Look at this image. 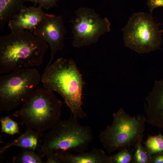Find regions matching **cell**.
<instances>
[{
	"mask_svg": "<svg viewBox=\"0 0 163 163\" xmlns=\"http://www.w3.org/2000/svg\"><path fill=\"white\" fill-rule=\"evenodd\" d=\"M49 45L28 30L0 37V74L39 66Z\"/></svg>",
	"mask_w": 163,
	"mask_h": 163,
	"instance_id": "6da1fadb",
	"label": "cell"
},
{
	"mask_svg": "<svg viewBox=\"0 0 163 163\" xmlns=\"http://www.w3.org/2000/svg\"><path fill=\"white\" fill-rule=\"evenodd\" d=\"M44 88L59 94L75 118L84 119L82 91L85 83L75 62L72 59L60 58L46 67L42 76Z\"/></svg>",
	"mask_w": 163,
	"mask_h": 163,
	"instance_id": "7a4b0ae2",
	"label": "cell"
},
{
	"mask_svg": "<svg viewBox=\"0 0 163 163\" xmlns=\"http://www.w3.org/2000/svg\"><path fill=\"white\" fill-rule=\"evenodd\" d=\"M78 120L72 116L67 120L60 119L44 135L40 154L44 157L63 152L88 150L93 139L91 128L81 124Z\"/></svg>",
	"mask_w": 163,
	"mask_h": 163,
	"instance_id": "3957f363",
	"label": "cell"
},
{
	"mask_svg": "<svg viewBox=\"0 0 163 163\" xmlns=\"http://www.w3.org/2000/svg\"><path fill=\"white\" fill-rule=\"evenodd\" d=\"M13 116L28 128L43 132L60 119L62 103L53 91L37 88Z\"/></svg>",
	"mask_w": 163,
	"mask_h": 163,
	"instance_id": "277c9868",
	"label": "cell"
},
{
	"mask_svg": "<svg viewBox=\"0 0 163 163\" xmlns=\"http://www.w3.org/2000/svg\"><path fill=\"white\" fill-rule=\"evenodd\" d=\"M112 123L100 133L101 144L109 154L122 149L135 147L142 142L146 117H132L120 108L113 114Z\"/></svg>",
	"mask_w": 163,
	"mask_h": 163,
	"instance_id": "5b68a950",
	"label": "cell"
},
{
	"mask_svg": "<svg viewBox=\"0 0 163 163\" xmlns=\"http://www.w3.org/2000/svg\"><path fill=\"white\" fill-rule=\"evenodd\" d=\"M42 76L35 68L19 69L0 76V112L23 104L37 88Z\"/></svg>",
	"mask_w": 163,
	"mask_h": 163,
	"instance_id": "8992f818",
	"label": "cell"
},
{
	"mask_svg": "<svg viewBox=\"0 0 163 163\" xmlns=\"http://www.w3.org/2000/svg\"><path fill=\"white\" fill-rule=\"evenodd\" d=\"M122 31L125 46L139 53L157 50L162 43L163 30H160L151 13H134Z\"/></svg>",
	"mask_w": 163,
	"mask_h": 163,
	"instance_id": "52a82bcc",
	"label": "cell"
},
{
	"mask_svg": "<svg viewBox=\"0 0 163 163\" xmlns=\"http://www.w3.org/2000/svg\"><path fill=\"white\" fill-rule=\"evenodd\" d=\"M110 23L94 10L82 7L75 12L72 23L73 46L80 48L96 43L100 37L110 31Z\"/></svg>",
	"mask_w": 163,
	"mask_h": 163,
	"instance_id": "ba28073f",
	"label": "cell"
},
{
	"mask_svg": "<svg viewBox=\"0 0 163 163\" xmlns=\"http://www.w3.org/2000/svg\"><path fill=\"white\" fill-rule=\"evenodd\" d=\"M67 33L62 16L52 14H49L44 18L34 30V34L45 41L50 47V58L46 67L52 63L56 53L64 47V37Z\"/></svg>",
	"mask_w": 163,
	"mask_h": 163,
	"instance_id": "9c48e42d",
	"label": "cell"
},
{
	"mask_svg": "<svg viewBox=\"0 0 163 163\" xmlns=\"http://www.w3.org/2000/svg\"><path fill=\"white\" fill-rule=\"evenodd\" d=\"M146 122L163 130V79L156 80L145 97L144 105Z\"/></svg>",
	"mask_w": 163,
	"mask_h": 163,
	"instance_id": "30bf717a",
	"label": "cell"
},
{
	"mask_svg": "<svg viewBox=\"0 0 163 163\" xmlns=\"http://www.w3.org/2000/svg\"><path fill=\"white\" fill-rule=\"evenodd\" d=\"M40 6L27 7L24 5L8 22L11 32L28 30L33 31L41 21L49 14Z\"/></svg>",
	"mask_w": 163,
	"mask_h": 163,
	"instance_id": "8fae6325",
	"label": "cell"
},
{
	"mask_svg": "<svg viewBox=\"0 0 163 163\" xmlns=\"http://www.w3.org/2000/svg\"><path fill=\"white\" fill-rule=\"evenodd\" d=\"M56 155L60 163H110V156L96 148L77 153L63 152Z\"/></svg>",
	"mask_w": 163,
	"mask_h": 163,
	"instance_id": "7c38bea8",
	"label": "cell"
},
{
	"mask_svg": "<svg viewBox=\"0 0 163 163\" xmlns=\"http://www.w3.org/2000/svg\"><path fill=\"white\" fill-rule=\"evenodd\" d=\"M44 135L31 128L27 127L26 131L17 139L0 148V154L3 153L7 149L13 146H17L34 151L40 148L42 144Z\"/></svg>",
	"mask_w": 163,
	"mask_h": 163,
	"instance_id": "4fadbf2b",
	"label": "cell"
},
{
	"mask_svg": "<svg viewBox=\"0 0 163 163\" xmlns=\"http://www.w3.org/2000/svg\"><path fill=\"white\" fill-rule=\"evenodd\" d=\"M27 0H0V29L5 24L24 6Z\"/></svg>",
	"mask_w": 163,
	"mask_h": 163,
	"instance_id": "5bb4252c",
	"label": "cell"
},
{
	"mask_svg": "<svg viewBox=\"0 0 163 163\" xmlns=\"http://www.w3.org/2000/svg\"><path fill=\"white\" fill-rule=\"evenodd\" d=\"M43 157L41 155H37L32 150L22 148V151L14 156L13 162L14 163H43Z\"/></svg>",
	"mask_w": 163,
	"mask_h": 163,
	"instance_id": "9a60e30c",
	"label": "cell"
},
{
	"mask_svg": "<svg viewBox=\"0 0 163 163\" xmlns=\"http://www.w3.org/2000/svg\"><path fill=\"white\" fill-rule=\"evenodd\" d=\"M144 145L151 156L163 152V136L160 133L155 136L149 135Z\"/></svg>",
	"mask_w": 163,
	"mask_h": 163,
	"instance_id": "2e32d148",
	"label": "cell"
},
{
	"mask_svg": "<svg viewBox=\"0 0 163 163\" xmlns=\"http://www.w3.org/2000/svg\"><path fill=\"white\" fill-rule=\"evenodd\" d=\"M134 148L132 163H151L152 156L149 154L142 142L138 143Z\"/></svg>",
	"mask_w": 163,
	"mask_h": 163,
	"instance_id": "e0dca14e",
	"label": "cell"
},
{
	"mask_svg": "<svg viewBox=\"0 0 163 163\" xmlns=\"http://www.w3.org/2000/svg\"><path fill=\"white\" fill-rule=\"evenodd\" d=\"M133 154L130 148L119 150V152L110 156V163H132Z\"/></svg>",
	"mask_w": 163,
	"mask_h": 163,
	"instance_id": "ac0fdd59",
	"label": "cell"
},
{
	"mask_svg": "<svg viewBox=\"0 0 163 163\" xmlns=\"http://www.w3.org/2000/svg\"><path fill=\"white\" fill-rule=\"evenodd\" d=\"M1 123V132L13 135L19 133V128L18 123L8 116L2 118L0 120Z\"/></svg>",
	"mask_w": 163,
	"mask_h": 163,
	"instance_id": "d6986e66",
	"label": "cell"
},
{
	"mask_svg": "<svg viewBox=\"0 0 163 163\" xmlns=\"http://www.w3.org/2000/svg\"><path fill=\"white\" fill-rule=\"evenodd\" d=\"M59 0H27L34 4V6H36L39 4L43 8L46 10L53 8L57 5V3Z\"/></svg>",
	"mask_w": 163,
	"mask_h": 163,
	"instance_id": "ffe728a7",
	"label": "cell"
},
{
	"mask_svg": "<svg viewBox=\"0 0 163 163\" xmlns=\"http://www.w3.org/2000/svg\"><path fill=\"white\" fill-rule=\"evenodd\" d=\"M146 4L150 13L152 14L155 9L163 7V0H147Z\"/></svg>",
	"mask_w": 163,
	"mask_h": 163,
	"instance_id": "44dd1931",
	"label": "cell"
},
{
	"mask_svg": "<svg viewBox=\"0 0 163 163\" xmlns=\"http://www.w3.org/2000/svg\"><path fill=\"white\" fill-rule=\"evenodd\" d=\"M151 163H163V152L152 155Z\"/></svg>",
	"mask_w": 163,
	"mask_h": 163,
	"instance_id": "7402d4cb",
	"label": "cell"
},
{
	"mask_svg": "<svg viewBox=\"0 0 163 163\" xmlns=\"http://www.w3.org/2000/svg\"><path fill=\"white\" fill-rule=\"evenodd\" d=\"M162 43H163V40Z\"/></svg>",
	"mask_w": 163,
	"mask_h": 163,
	"instance_id": "603a6c76",
	"label": "cell"
}]
</instances>
